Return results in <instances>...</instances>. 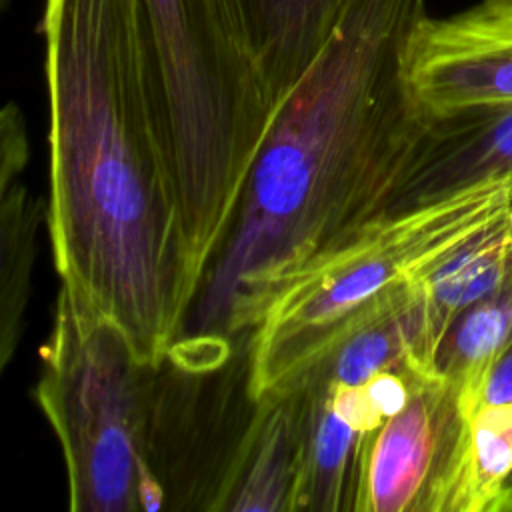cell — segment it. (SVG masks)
<instances>
[{"mask_svg": "<svg viewBox=\"0 0 512 512\" xmlns=\"http://www.w3.org/2000/svg\"><path fill=\"white\" fill-rule=\"evenodd\" d=\"M426 16V0L346 2L276 104L176 338L252 332L302 274L402 210L428 128L404 62Z\"/></svg>", "mask_w": 512, "mask_h": 512, "instance_id": "1", "label": "cell"}, {"mask_svg": "<svg viewBox=\"0 0 512 512\" xmlns=\"http://www.w3.org/2000/svg\"><path fill=\"white\" fill-rule=\"evenodd\" d=\"M46 230L60 288L158 364L192 302L176 176L134 0H46Z\"/></svg>", "mask_w": 512, "mask_h": 512, "instance_id": "2", "label": "cell"}, {"mask_svg": "<svg viewBox=\"0 0 512 512\" xmlns=\"http://www.w3.org/2000/svg\"><path fill=\"white\" fill-rule=\"evenodd\" d=\"M134 24L200 278L276 104L234 0H134Z\"/></svg>", "mask_w": 512, "mask_h": 512, "instance_id": "3", "label": "cell"}, {"mask_svg": "<svg viewBox=\"0 0 512 512\" xmlns=\"http://www.w3.org/2000/svg\"><path fill=\"white\" fill-rule=\"evenodd\" d=\"M512 214V174L396 210L280 292L252 332V386L280 392L362 326L398 312L428 272Z\"/></svg>", "mask_w": 512, "mask_h": 512, "instance_id": "4", "label": "cell"}, {"mask_svg": "<svg viewBox=\"0 0 512 512\" xmlns=\"http://www.w3.org/2000/svg\"><path fill=\"white\" fill-rule=\"evenodd\" d=\"M154 372L116 322L60 288L34 400L60 444L72 512H148Z\"/></svg>", "mask_w": 512, "mask_h": 512, "instance_id": "5", "label": "cell"}, {"mask_svg": "<svg viewBox=\"0 0 512 512\" xmlns=\"http://www.w3.org/2000/svg\"><path fill=\"white\" fill-rule=\"evenodd\" d=\"M252 332L176 338L156 364L144 446L148 512H222L262 408Z\"/></svg>", "mask_w": 512, "mask_h": 512, "instance_id": "6", "label": "cell"}, {"mask_svg": "<svg viewBox=\"0 0 512 512\" xmlns=\"http://www.w3.org/2000/svg\"><path fill=\"white\" fill-rule=\"evenodd\" d=\"M406 376V404L370 434L356 512H468L472 412L434 370Z\"/></svg>", "mask_w": 512, "mask_h": 512, "instance_id": "7", "label": "cell"}, {"mask_svg": "<svg viewBox=\"0 0 512 512\" xmlns=\"http://www.w3.org/2000/svg\"><path fill=\"white\" fill-rule=\"evenodd\" d=\"M422 118L512 102V0H478L416 28L404 62Z\"/></svg>", "mask_w": 512, "mask_h": 512, "instance_id": "8", "label": "cell"}, {"mask_svg": "<svg viewBox=\"0 0 512 512\" xmlns=\"http://www.w3.org/2000/svg\"><path fill=\"white\" fill-rule=\"evenodd\" d=\"M512 276V214L458 248L410 290L400 310L408 366L432 372L450 324Z\"/></svg>", "mask_w": 512, "mask_h": 512, "instance_id": "9", "label": "cell"}, {"mask_svg": "<svg viewBox=\"0 0 512 512\" xmlns=\"http://www.w3.org/2000/svg\"><path fill=\"white\" fill-rule=\"evenodd\" d=\"M506 174H512V102L430 118L402 210Z\"/></svg>", "mask_w": 512, "mask_h": 512, "instance_id": "10", "label": "cell"}, {"mask_svg": "<svg viewBox=\"0 0 512 512\" xmlns=\"http://www.w3.org/2000/svg\"><path fill=\"white\" fill-rule=\"evenodd\" d=\"M304 394L298 388L262 398L222 512H294L300 470Z\"/></svg>", "mask_w": 512, "mask_h": 512, "instance_id": "11", "label": "cell"}, {"mask_svg": "<svg viewBox=\"0 0 512 512\" xmlns=\"http://www.w3.org/2000/svg\"><path fill=\"white\" fill-rule=\"evenodd\" d=\"M298 390L304 394V422L294 512H356L370 434L336 414L326 386Z\"/></svg>", "mask_w": 512, "mask_h": 512, "instance_id": "12", "label": "cell"}, {"mask_svg": "<svg viewBox=\"0 0 512 512\" xmlns=\"http://www.w3.org/2000/svg\"><path fill=\"white\" fill-rule=\"evenodd\" d=\"M348 0H234L274 104L332 34Z\"/></svg>", "mask_w": 512, "mask_h": 512, "instance_id": "13", "label": "cell"}, {"mask_svg": "<svg viewBox=\"0 0 512 512\" xmlns=\"http://www.w3.org/2000/svg\"><path fill=\"white\" fill-rule=\"evenodd\" d=\"M46 200L20 180L0 200V380L20 344Z\"/></svg>", "mask_w": 512, "mask_h": 512, "instance_id": "14", "label": "cell"}, {"mask_svg": "<svg viewBox=\"0 0 512 512\" xmlns=\"http://www.w3.org/2000/svg\"><path fill=\"white\" fill-rule=\"evenodd\" d=\"M510 340L512 276L450 324L434 356L432 370L460 390L472 416L486 376Z\"/></svg>", "mask_w": 512, "mask_h": 512, "instance_id": "15", "label": "cell"}, {"mask_svg": "<svg viewBox=\"0 0 512 512\" xmlns=\"http://www.w3.org/2000/svg\"><path fill=\"white\" fill-rule=\"evenodd\" d=\"M398 314L400 310L362 326L284 390L308 384L356 386L380 370H406L408 358Z\"/></svg>", "mask_w": 512, "mask_h": 512, "instance_id": "16", "label": "cell"}, {"mask_svg": "<svg viewBox=\"0 0 512 512\" xmlns=\"http://www.w3.org/2000/svg\"><path fill=\"white\" fill-rule=\"evenodd\" d=\"M512 478V404L480 406L472 416L468 512L488 506Z\"/></svg>", "mask_w": 512, "mask_h": 512, "instance_id": "17", "label": "cell"}, {"mask_svg": "<svg viewBox=\"0 0 512 512\" xmlns=\"http://www.w3.org/2000/svg\"><path fill=\"white\" fill-rule=\"evenodd\" d=\"M30 158L26 118L14 102L0 106V200L18 182Z\"/></svg>", "mask_w": 512, "mask_h": 512, "instance_id": "18", "label": "cell"}, {"mask_svg": "<svg viewBox=\"0 0 512 512\" xmlns=\"http://www.w3.org/2000/svg\"><path fill=\"white\" fill-rule=\"evenodd\" d=\"M368 400L374 410L386 420L396 414L408 400V376L406 370H380L372 374L364 384Z\"/></svg>", "mask_w": 512, "mask_h": 512, "instance_id": "19", "label": "cell"}, {"mask_svg": "<svg viewBox=\"0 0 512 512\" xmlns=\"http://www.w3.org/2000/svg\"><path fill=\"white\" fill-rule=\"evenodd\" d=\"M492 404H512V340L492 364L478 398V408Z\"/></svg>", "mask_w": 512, "mask_h": 512, "instance_id": "20", "label": "cell"}, {"mask_svg": "<svg viewBox=\"0 0 512 512\" xmlns=\"http://www.w3.org/2000/svg\"><path fill=\"white\" fill-rule=\"evenodd\" d=\"M488 512H512V480L504 484V488L488 506Z\"/></svg>", "mask_w": 512, "mask_h": 512, "instance_id": "21", "label": "cell"}, {"mask_svg": "<svg viewBox=\"0 0 512 512\" xmlns=\"http://www.w3.org/2000/svg\"><path fill=\"white\" fill-rule=\"evenodd\" d=\"M6 2H8V0H0V10L6 6Z\"/></svg>", "mask_w": 512, "mask_h": 512, "instance_id": "22", "label": "cell"}]
</instances>
